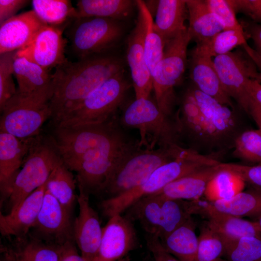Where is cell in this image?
<instances>
[{
	"label": "cell",
	"instance_id": "obj_1",
	"mask_svg": "<svg viewBox=\"0 0 261 261\" xmlns=\"http://www.w3.org/2000/svg\"><path fill=\"white\" fill-rule=\"evenodd\" d=\"M121 60L109 52L69 60L52 73L50 100L55 124L75 109L93 91L114 74L123 71Z\"/></svg>",
	"mask_w": 261,
	"mask_h": 261
},
{
	"label": "cell",
	"instance_id": "obj_2",
	"mask_svg": "<svg viewBox=\"0 0 261 261\" xmlns=\"http://www.w3.org/2000/svg\"><path fill=\"white\" fill-rule=\"evenodd\" d=\"M195 100L185 102L179 123L182 134L198 147L208 150L233 148L240 131L234 110L199 90L190 88Z\"/></svg>",
	"mask_w": 261,
	"mask_h": 261
},
{
	"label": "cell",
	"instance_id": "obj_3",
	"mask_svg": "<svg viewBox=\"0 0 261 261\" xmlns=\"http://www.w3.org/2000/svg\"><path fill=\"white\" fill-rule=\"evenodd\" d=\"M218 163L213 155L202 154L187 148L181 156L159 167L138 186L121 195L102 201L100 208L108 218L122 214L140 199L159 192L172 182Z\"/></svg>",
	"mask_w": 261,
	"mask_h": 261
},
{
	"label": "cell",
	"instance_id": "obj_4",
	"mask_svg": "<svg viewBox=\"0 0 261 261\" xmlns=\"http://www.w3.org/2000/svg\"><path fill=\"white\" fill-rule=\"evenodd\" d=\"M52 92V81L33 92L17 90L0 112V131L21 139L37 136L44 123L51 118Z\"/></svg>",
	"mask_w": 261,
	"mask_h": 261
},
{
	"label": "cell",
	"instance_id": "obj_5",
	"mask_svg": "<svg viewBox=\"0 0 261 261\" xmlns=\"http://www.w3.org/2000/svg\"><path fill=\"white\" fill-rule=\"evenodd\" d=\"M120 122L126 128L139 130L140 147L153 149L180 145L176 119L162 112L149 97L135 99L125 109Z\"/></svg>",
	"mask_w": 261,
	"mask_h": 261
},
{
	"label": "cell",
	"instance_id": "obj_6",
	"mask_svg": "<svg viewBox=\"0 0 261 261\" xmlns=\"http://www.w3.org/2000/svg\"><path fill=\"white\" fill-rule=\"evenodd\" d=\"M186 148L180 145L153 149L139 146L116 166L102 193L107 199L132 189L159 167L181 156Z\"/></svg>",
	"mask_w": 261,
	"mask_h": 261
},
{
	"label": "cell",
	"instance_id": "obj_7",
	"mask_svg": "<svg viewBox=\"0 0 261 261\" xmlns=\"http://www.w3.org/2000/svg\"><path fill=\"white\" fill-rule=\"evenodd\" d=\"M54 128L50 138L69 169L90 149L109 143L125 132L115 115L101 123Z\"/></svg>",
	"mask_w": 261,
	"mask_h": 261
},
{
	"label": "cell",
	"instance_id": "obj_8",
	"mask_svg": "<svg viewBox=\"0 0 261 261\" xmlns=\"http://www.w3.org/2000/svg\"><path fill=\"white\" fill-rule=\"evenodd\" d=\"M129 88L124 70L118 72L90 93L54 127L98 124L108 120L115 115Z\"/></svg>",
	"mask_w": 261,
	"mask_h": 261
},
{
	"label": "cell",
	"instance_id": "obj_9",
	"mask_svg": "<svg viewBox=\"0 0 261 261\" xmlns=\"http://www.w3.org/2000/svg\"><path fill=\"white\" fill-rule=\"evenodd\" d=\"M66 35L78 59L110 52L123 33L120 21L99 17H79L67 26Z\"/></svg>",
	"mask_w": 261,
	"mask_h": 261
},
{
	"label": "cell",
	"instance_id": "obj_10",
	"mask_svg": "<svg viewBox=\"0 0 261 261\" xmlns=\"http://www.w3.org/2000/svg\"><path fill=\"white\" fill-rule=\"evenodd\" d=\"M34 140L14 181L9 197V212L44 185L62 160L50 138Z\"/></svg>",
	"mask_w": 261,
	"mask_h": 261
},
{
	"label": "cell",
	"instance_id": "obj_11",
	"mask_svg": "<svg viewBox=\"0 0 261 261\" xmlns=\"http://www.w3.org/2000/svg\"><path fill=\"white\" fill-rule=\"evenodd\" d=\"M126 216L139 222L147 234L162 239L184 223L191 216L184 200L153 194L142 198L128 208Z\"/></svg>",
	"mask_w": 261,
	"mask_h": 261
},
{
	"label": "cell",
	"instance_id": "obj_12",
	"mask_svg": "<svg viewBox=\"0 0 261 261\" xmlns=\"http://www.w3.org/2000/svg\"><path fill=\"white\" fill-rule=\"evenodd\" d=\"M191 40L188 29L166 42L163 55L152 74L153 90L160 109L171 116L175 101L174 87L181 81L187 63V48Z\"/></svg>",
	"mask_w": 261,
	"mask_h": 261
},
{
	"label": "cell",
	"instance_id": "obj_13",
	"mask_svg": "<svg viewBox=\"0 0 261 261\" xmlns=\"http://www.w3.org/2000/svg\"><path fill=\"white\" fill-rule=\"evenodd\" d=\"M213 62L225 91L247 114L250 100L247 85L258 73L252 62L240 49L218 56Z\"/></svg>",
	"mask_w": 261,
	"mask_h": 261
},
{
	"label": "cell",
	"instance_id": "obj_14",
	"mask_svg": "<svg viewBox=\"0 0 261 261\" xmlns=\"http://www.w3.org/2000/svg\"><path fill=\"white\" fill-rule=\"evenodd\" d=\"M135 1L138 16L135 26L128 37L127 60L135 99L148 98L153 90L152 76L146 63L144 50V33L148 10L145 1Z\"/></svg>",
	"mask_w": 261,
	"mask_h": 261
},
{
	"label": "cell",
	"instance_id": "obj_15",
	"mask_svg": "<svg viewBox=\"0 0 261 261\" xmlns=\"http://www.w3.org/2000/svg\"><path fill=\"white\" fill-rule=\"evenodd\" d=\"M73 221L69 213L46 189L36 222L33 236L48 244L61 246L74 241Z\"/></svg>",
	"mask_w": 261,
	"mask_h": 261
},
{
	"label": "cell",
	"instance_id": "obj_16",
	"mask_svg": "<svg viewBox=\"0 0 261 261\" xmlns=\"http://www.w3.org/2000/svg\"><path fill=\"white\" fill-rule=\"evenodd\" d=\"M64 29L47 25L42 26L29 43L16 52L29 60L51 71L67 62L65 53L67 40Z\"/></svg>",
	"mask_w": 261,
	"mask_h": 261
},
{
	"label": "cell",
	"instance_id": "obj_17",
	"mask_svg": "<svg viewBox=\"0 0 261 261\" xmlns=\"http://www.w3.org/2000/svg\"><path fill=\"white\" fill-rule=\"evenodd\" d=\"M137 244L132 220L122 214L115 215L102 228L100 247L94 261H117L126 257Z\"/></svg>",
	"mask_w": 261,
	"mask_h": 261
},
{
	"label": "cell",
	"instance_id": "obj_18",
	"mask_svg": "<svg viewBox=\"0 0 261 261\" xmlns=\"http://www.w3.org/2000/svg\"><path fill=\"white\" fill-rule=\"evenodd\" d=\"M79 213L73 221L74 242L86 261H94L101 241L102 228L97 213L90 206L89 194L79 188Z\"/></svg>",
	"mask_w": 261,
	"mask_h": 261
},
{
	"label": "cell",
	"instance_id": "obj_19",
	"mask_svg": "<svg viewBox=\"0 0 261 261\" xmlns=\"http://www.w3.org/2000/svg\"><path fill=\"white\" fill-rule=\"evenodd\" d=\"M189 213L202 214L207 218L206 223L222 238L225 244L244 236L261 238V230L255 221H250L214 210L198 200L188 201Z\"/></svg>",
	"mask_w": 261,
	"mask_h": 261
},
{
	"label": "cell",
	"instance_id": "obj_20",
	"mask_svg": "<svg viewBox=\"0 0 261 261\" xmlns=\"http://www.w3.org/2000/svg\"><path fill=\"white\" fill-rule=\"evenodd\" d=\"M34 138L21 139L0 131L1 202L9 199L15 179Z\"/></svg>",
	"mask_w": 261,
	"mask_h": 261
},
{
	"label": "cell",
	"instance_id": "obj_21",
	"mask_svg": "<svg viewBox=\"0 0 261 261\" xmlns=\"http://www.w3.org/2000/svg\"><path fill=\"white\" fill-rule=\"evenodd\" d=\"M46 189V182L7 214L0 213V232L3 236L20 239L27 235L36 222Z\"/></svg>",
	"mask_w": 261,
	"mask_h": 261
},
{
	"label": "cell",
	"instance_id": "obj_22",
	"mask_svg": "<svg viewBox=\"0 0 261 261\" xmlns=\"http://www.w3.org/2000/svg\"><path fill=\"white\" fill-rule=\"evenodd\" d=\"M44 23L32 10L0 24V54L17 51L26 46Z\"/></svg>",
	"mask_w": 261,
	"mask_h": 261
},
{
	"label": "cell",
	"instance_id": "obj_23",
	"mask_svg": "<svg viewBox=\"0 0 261 261\" xmlns=\"http://www.w3.org/2000/svg\"><path fill=\"white\" fill-rule=\"evenodd\" d=\"M190 60V76L195 87L220 103L234 110L232 99L221 85L212 58L193 49Z\"/></svg>",
	"mask_w": 261,
	"mask_h": 261
},
{
	"label": "cell",
	"instance_id": "obj_24",
	"mask_svg": "<svg viewBox=\"0 0 261 261\" xmlns=\"http://www.w3.org/2000/svg\"><path fill=\"white\" fill-rule=\"evenodd\" d=\"M218 165L204 167L179 178L155 194L170 199L198 200L203 195L209 182L220 170Z\"/></svg>",
	"mask_w": 261,
	"mask_h": 261
},
{
	"label": "cell",
	"instance_id": "obj_25",
	"mask_svg": "<svg viewBox=\"0 0 261 261\" xmlns=\"http://www.w3.org/2000/svg\"><path fill=\"white\" fill-rule=\"evenodd\" d=\"M188 18V31L196 44H205L225 29L210 11L205 0H186Z\"/></svg>",
	"mask_w": 261,
	"mask_h": 261
},
{
	"label": "cell",
	"instance_id": "obj_26",
	"mask_svg": "<svg viewBox=\"0 0 261 261\" xmlns=\"http://www.w3.org/2000/svg\"><path fill=\"white\" fill-rule=\"evenodd\" d=\"M187 13L186 0H158L154 25L164 44L188 29Z\"/></svg>",
	"mask_w": 261,
	"mask_h": 261
},
{
	"label": "cell",
	"instance_id": "obj_27",
	"mask_svg": "<svg viewBox=\"0 0 261 261\" xmlns=\"http://www.w3.org/2000/svg\"><path fill=\"white\" fill-rule=\"evenodd\" d=\"M192 217L165 237L160 239L164 249L180 261H195L199 244Z\"/></svg>",
	"mask_w": 261,
	"mask_h": 261
},
{
	"label": "cell",
	"instance_id": "obj_28",
	"mask_svg": "<svg viewBox=\"0 0 261 261\" xmlns=\"http://www.w3.org/2000/svg\"><path fill=\"white\" fill-rule=\"evenodd\" d=\"M211 209L235 217L255 219L261 214V189L251 187L232 198L206 203Z\"/></svg>",
	"mask_w": 261,
	"mask_h": 261
},
{
	"label": "cell",
	"instance_id": "obj_29",
	"mask_svg": "<svg viewBox=\"0 0 261 261\" xmlns=\"http://www.w3.org/2000/svg\"><path fill=\"white\" fill-rule=\"evenodd\" d=\"M13 68L14 75L18 83L17 90L19 92H33L44 88L52 81L51 71L16 54Z\"/></svg>",
	"mask_w": 261,
	"mask_h": 261
},
{
	"label": "cell",
	"instance_id": "obj_30",
	"mask_svg": "<svg viewBox=\"0 0 261 261\" xmlns=\"http://www.w3.org/2000/svg\"><path fill=\"white\" fill-rule=\"evenodd\" d=\"M135 1L130 0H79L77 1L78 17H99L118 21L131 14Z\"/></svg>",
	"mask_w": 261,
	"mask_h": 261
},
{
	"label": "cell",
	"instance_id": "obj_31",
	"mask_svg": "<svg viewBox=\"0 0 261 261\" xmlns=\"http://www.w3.org/2000/svg\"><path fill=\"white\" fill-rule=\"evenodd\" d=\"M33 10L45 24L66 29L78 17L76 8L69 0H33Z\"/></svg>",
	"mask_w": 261,
	"mask_h": 261
},
{
	"label": "cell",
	"instance_id": "obj_32",
	"mask_svg": "<svg viewBox=\"0 0 261 261\" xmlns=\"http://www.w3.org/2000/svg\"><path fill=\"white\" fill-rule=\"evenodd\" d=\"M76 182L72 171L62 161L54 168L46 182V189L71 214L77 202Z\"/></svg>",
	"mask_w": 261,
	"mask_h": 261
},
{
	"label": "cell",
	"instance_id": "obj_33",
	"mask_svg": "<svg viewBox=\"0 0 261 261\" xmlns=\"http://www.w3.org/2000/svg\"><path fill=\"white\" fill-rule=\"evenodd\" d=\"M245 185L237 174L220 169L209 182L203 195L209 202L229 199L243 191Z\"/></svg>",
	"mask_w": 261,
	"mask_h": 261
},
{
	"label": "cell",
	"instance_id": "obj_34",
	"mask_svg": "<svg viewBox=\"0 0 261 261\" xmlns=\"http://www.w3.org/2000/svg\"><path fill=\"white\" fill-rule=\"evenodd\" d=\"M25 237L18 239L15 247L12 248L16 261H59L58 246L33 235Z\"/></svg>",
	"mask_w": 261,
	"mask_h": 261
},
{
	"label": "cell",
	"instance_id": "obj_35",
	"mask_svg": "<svg viewBox=\"0 0 261 261\" xmlns=\"http://www.w3.org/2000/svg\"><path fill=\"white\" fill-rule=\"evenodd\" d=\"M246 32L233 29H224L217 34L208 42L196 44L193 50L210 57L227 54L240 46L245 50L249 47L246 44Z\"/></svg>",
	"mask_w": 261,
	"mask_h": 261
},
{
	"label": "cell",
	"instance_id": "obj_36",
	"mask_svg": "<svg viewBox=\"0 0 261 261\" xmlns=\"http://www.w3.org/2000/svg\"><path fill=\"white\" fill-rule=\"evenodd\" d=\"M195 261H229L223 259L224 240L206 222L201 227Z\"/></svg>",
	"mask_w": 261,
	"mask_h": 261
},
{
	"label": "cell",
	"instance_id": "obj_37",
	"mask_svg": "<svg viewBox=\"0 0 261 261\" xmlns=\"http://www.w3.org/2000/svg\"><path fill=\"white\" fill-rule=\"evenodd\" d=\"M233 148L235 158L261 165V131L259 129L243 131L236 138Z\"/></svg>",
	"mask_w": 261,
	"mask_h": 261
},
{
	"label": "cell",
	"instance_id": "obj_38",
	"mask_svg": "<svg viewBox=\"0 0 261 261\" xmlns=\"http://www.w3.org/2000/svg\"><path fill=\"white\" fill-rule=\"evenodd\" d=\"M224 257L229 261H261V238L244 236L226 244Z\"/></svg>",
	"mask_w": 261,
	"mask_h": 261
},
{
	"label": "cell",
	"instance_id": "obj_39",
	"mask_svg": "<svg viewBox=\"0 0 261 261\" xmlns=\"http://www.w3.org/2000/svg\"><path fill=\"white\" fill-rule=\"evenodd\" d=\"M144 40L145 61L152 75L157 65L162 58L165 44L154 27L153 16L149 10L146 15Z\"/></svg>",
	"mask_w": 261,
	"mask_h": 261
},
{
	"label": "cell",
	"instance_id": "obj_40",
	"mask_svg": "<svg viewBox=\"0 0 261 261\" xmlns=\"http://www.w3.org/2000/svg\"><path fill=\"white\" fill-rule=\"evenodd\" d=\"M16 51L0 54V110L16 93L13 79L14 61Z\"/></svg>",
	"mask_w": 261,
	"mask_h": 261
},
{
	"label": "cell",
	"instance_id": "obj_41",
	"mask_svg": "<svg viewBox=\"0 0 261 261\" xmlns=\"http://www.w3.org/2000/svg\"><path fill=\"white\" fill-rule=\"evenodd\" d=\"M205 1L210 11L223 24L225 29L245 32L227 0H205Z\"/></svg>",
	"mask_w": 261,
	"mask_h": 261
},
{
	"label": "cell",
	"instance_id": "obj_42",
	"mask_svg": "<svg viewBox=\"0 0 261 261\" xmlns=\"http://www.w3.org/2000/svg\"><path fill=\"white\" fill-rule=\"evenodd\" d=\"M218 167L221 169L234 172L251 187L261 189V165H247L220 162Z\"/></svg>",
	"mask_w": 261,
	"mask_h": 261
},
{
	"label": "cell",
	"instance_id": "obj_43",
	"mask_svg": "<svg viewBox=\"0 0 261 261\" xmlns=\"http://www.w3.org/2000/svg\"><path fill=\"white\" fill-rule=\"evenodd\" d=\"M235 14L243 13L261 23V0H227Z\"/></svg>",
	"mask_w": 261,
	"mask_h": 261
},
{
	"label": "cell",
	"instance_id": "obj_44",
	"mask_svg": "<svg viewBox=\"0 0 261 261\" xmlns=\"http://www.w3.org/2000/svg\"><path fill=\"white\" fill-rule=\"evenodd\" d=\"M145 240L154 261H180L164 249L158 236L146 233Z\"/></svg>",
	"mask_w": 261,
	"mask_h": 261
},
{
	"label": "cell",
	"instance_id": "obj_45",
	"mask_svg": "<svg viewBox=\"0 0 261 261\" xmlns=\"http://www.w3.org/2000/svg\"><path fill=\"white\" fill-rule=\"evenodd\" d=\"M30 1L27 0H0V24L16 15L15 14Z\"/></svg>",
	"mask_w": 261,
	"mask_h": 261
},
{
	"label": "cell",
	"instance_id": "obj_46",
	"mask_svg": "<svg viewBox=\"0 0 261 261\" xmlns=\"http://www.w3.org/2000/svg\"><path fill=\"white\" fill-rule=\"evenodd\" d=\"M248 34L252 39L255 50H252L249 56L261 67V25H248Z\"/></svg>",
	"mask_w": 261,
	"mask_h": 261
},
{
	"label": "cell",
	"instance_id": "obj_47",
	"mask_svg": "<svg viewBox=\"0 0 261 261\" xmlns=\"http://www.w3.org/2000/svg\"><path fill=\"white\" fill-rule=\"evenodd\" d=\"M58 247L59 261H86L79 254L74 241H69Z\"/></svg>",
	"mask_w": 261,
	"mask_h": 261
},
{
	"label": "cell",
	"instance_id": "obj_48",
	"mask_svg": "<svg viewBox=\"0 0 261 261\" xmlns=\"http://www.w3.org/2000/svg\"><path fill=\"white\" fill-rule=\"evenodd\" d=\"M247 90L250 98L261 105V82L257 79H250Z\"/></svg>",
	"mask_w": 261,
	"mask_h": 261
},
{
	"label": "cell",
	"instance_id": "obj_49",
	"mask_svg": "<svg viewBox=\"0 0 261 261\" xmlns=\"http://www.w3.org/2000/svg\"><path fill=\"white\" fill-rule=\"evenodd\" d=\"M247 114L251 116L261 131V105L251 98Z\"/></svg>",
	"mask_w": 261,
	"mask_h": 261
},
{
	"label": "cell",
	"instance_id": "obj_50",
	"mask_svg": "<svg viewBox=\"0 0 261 261\" xmlns=\"http://www.w3.org/2000/svg\"><path fill=\"white\" fill-rule=\"evenodd\" d=\"M0 261H16L13 249L11 247H0Z\"/></svg>",
	"mask_w": 261,
	"mask_h": 261
},
{
	"label": "cell",
	"instance_id": "obj_51",
	"mask_svg": "<svg viewBox=\"0 0 261 261\" xmlns=\"http://www.w3.org/2000/svg\"><path fill=\"white\" fill-rule=\"evenodd\" d=\"M261 230V214L255 219V221Z\"/></svg>",
	"mask_w": 261,
	"mask_h": 261
},
{
	"label": "cell",
	"instance_id": "obj_52",
	"mask_svg": "<svg viewBox=\"0 0 261 261\" xmlns=\"http://www.w3.org/2000/svg\"><path fill=\"white\" fill-rule=\"evenodd\" d=\"M256 79L259 80L260 82H261V73H259L258 72L257 75V77H256Z\"/></svg>",
	"mask_w": 261,
	"mask_h": 261
},
{
	"label": "cell",
	"instance_id": "obj_53",
	"mask_svg": "<svg viewBox=\"0 0 261 261\" xmlns=\"http://www.w3.org/2000/svg\"><path fill=\"white\" fill-rule=\"evenodd\" d=\"M144 261H154L151 256H150L149 257H148V258H146Z\"/></svg>",
	"mask_w": 261,
	"mask_h": 261
},
{
	"label": "cell",
	"instance_id": "obj_54",
	"mask_svg": "<svg viewBox=\"0 0 261 261\" xmlns=\"http://www.w3.org/2000/svg\"><path fill=\"white\" fill-rule=\"evenodd\" d=\"M117 261H128V259L127 258L125 257V258H123V259H122L121 260H118Z\"/></svg>",
	"mask_w": 261,
	"mask_h": 261
}]
</instances>
